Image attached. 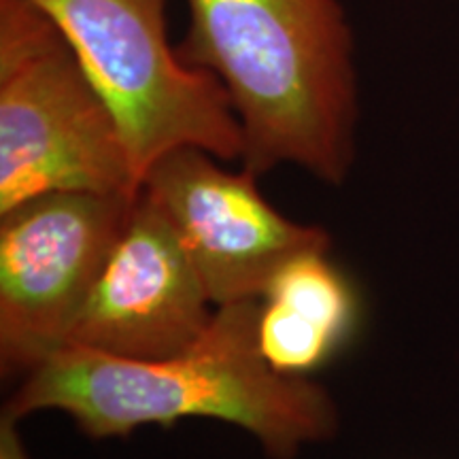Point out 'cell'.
<instances>
[{
  "label": "cell",
  "mask_w": 459,
  "mask_h": 459,
  "mask_svg": "<svg viewBox=\"0 0 459 459\" xmlns=\"http://www.w3.org/2000/svg\"><path fill=\"white\" fill-rule=\"evenodd\" d=\"M211 307L175 228L141 189L65 344L130 359L172 358L204 334Z\"/></svg>",
  "instance_id": "obj_7"
},
{
  "label": "cell",
  "mask_w": 459,
  "mask_h": 459,
  "mask_svg": "<svg viewBox=\"0 0 459 459\" xmlns=\"http://www.w3.org/2000/svg\"><path fill=\"white\" fill-rule=\"evenodd\" d=\"M358 319L351 281L328 251H308L287 262L262 294L257 342L281 375L308 377L351 341Z\"/></svg>",
  "instance_id": "obj_8"
},
{
  "label": "cell",
  "mask_w": 459,
  "mask_h": 459,
  "mask_svg": "<svg viewBox=\"0 0 459 459\" xmlns=\"http://www.w3.org/2000/svg\"><path fill=\"white\" fill-rule=\"evenodd\" d=\"M49 192L136 196L117 119L30 0H0V213Z\"/></svg>",
  "instance_id": "obj_3"
},
{
  "label": "cell",
  "mask_w": 459,
  "mask_h": 459,
  "mask_svg": "<svg viewBox=\"0 0 459 459\" xmlns=\"http://www.w3.org/2000/svg\"><path fill=\"white\" fill-rule=\"evenodd\" d=\"M141 189L175 228L215 307L262 298L287 262L330 249L325 230L287 220L262 196L257 175L228 170L204 149H172Z\"/></svg>",
  "instance_id": "obj_6"
},
{
  "label": "cell",
  "mask_w": 459,
  "mask_h": 459,
  "mask_svg": "<svg viewBox=\"0 0 459 459\" xmlns=\"http://www.w3.org/2000/svg\"><path fill=\"white\" fill-rule=\"evenodd\" d=\"M186 65L215 74L243 132V169L294 164L341 186L359 117L355 34L341 0H186Z\"/></svg>",
  "instance_id": "obj_2"
},
{
  "label": "cell",
  "mask_w": 459,
  "mask_h": 459,
  "mask_svg": "<svg viewBox=\"0 0 459 459\" xmlns=\"http://www.w3.org/2000/svg\"><path fill=\"white\" fill-rule=\"evenodd\" d=\"M0 459H30L22 436L17 432V419L4 415L0 419Z\"/></svg>",
  "instance_id": "obj_9"
},
{
  "label": "cell",
  "mask_w": 459,
  "mask_h": 459,
  "mask_svg": "<svg viewBox=\"0 0 459 459\" xmlns=\"http://www.w3.org/2000/svg\"><path fill=\"white\" fill-rule=\"evenodd\" d=\"M139 196V194H136ZM136 196L49 192L0 213V366L26 372L66 342Z\"/></svg>",
  "instance_id": "obj_5"
},
{
  "label": "cell",
  "mask_w": 459,
  "mask_h": 459,
  "mask_svg": "<svg viewBox=\"0 0 459 459\" xmlns=\"http://www.w3.org/2000/svg\"><path fill=\"white\" fill-rule=\"evenodd\" d=\"M60 28L122 130L141 186L156 160L198 147L243 158V132L215 74L169 41V0H30Z\"/></svg>",
  "instance_id": "obj_4"
},
{
  "label": "cell",
  "mask_w": 459,
  "mask_h": 459,
  "mask_svg": "<svg viewBox=\"0 0 459 459\" xmlns=\"http://www.w3.org/2000/svg\"><path fill=\"white\" fill-rule=\"evenodd\" d=\"M260 298L215 307L209 328L186 351L130 359L65 344L26 372L4 415L60 411L90 438L128 436L187 417L220 419L254 434L273 459L334 436L332 395L307 377L281 375L257 342Z\"/></svg>",
  "instance_id": "obj_1"
}]
</instances>
